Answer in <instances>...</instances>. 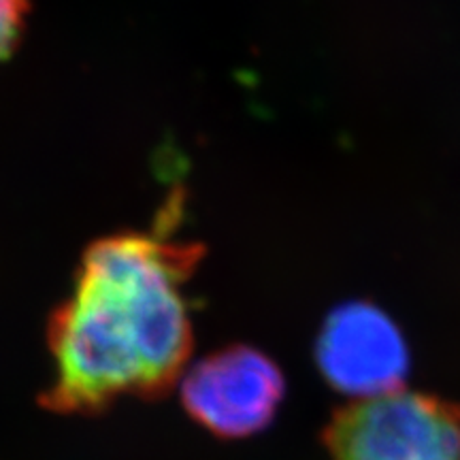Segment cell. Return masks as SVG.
<instances>
[{"label": "cell", "mask_w": 460, "mask_h": 460, "mask_svg": "<svg viewBox=\"0 0 460 460\" xmlns=\"http://www.w3.org/2000/svg\"><path fill=\"white\" fill-rule=\"evenodd\" d=\"M322 439L331 460H460V405L396 390L335 411Z\"/></svg>", "instance_id": "2"}, {"label": "cell", "mask_w": 460, "mask_h": 460, "mask_svg": "<svg viewBox=\"0 0 460 460\" xmlns=\"http://www.w3.org/2000/svg\"><path fill=\"white\" fill-rule=\"evenodd\" d=\"M180 205L163 224L85 247L68 296L49 315L51 384L45 410L99 416L119 399L156 401L180 384L194 348L183 295L205 247L172 234Z\"/></svg>", "instance_id": "1"}, {"label": "cell", "mask_w": 460, "mask_h": 460, "mask_svg": "<svg viewBox=\"0 0 460 460\" xmlns=\"http://www.w3.org/2000/svg\"><path fill=\"white\" fill-rule=\"evenodd\" d=\"M284 394V373L275 360L243 343L211 352L180 379L183 410L220 439L261 433L273 422Z\"/></svg>", "instance_id": "3"}, {"label": "cell", "mask_w": 460, "mask_h": 460, "mask_svg": "<svg viewBox=\"0 0 460 460\" xmlns=\"http://www.w3.org/2000/svg\"><path fill=\"white\" fill-rule=\"evenodd\" d=\"M315 362L337 393L358 401L393 394L410 373V349L399 326L371 303H345L324 320Z\"/></svg>", "instance_id": "4"}, {"label": "cell", "mask_w": 460, "mask_h": 460, "mask_svg": "<svg viewBox=\"0 0 460 460\" xmlns=\"http://www.w3.org/2000/svg\"><path fill=\"white\" fill-rule=\"evenodd\" d=\"M31 0H0V62L13 54L24 32Z\"/></svg>", "instance_id": "5"}]
</instances>
